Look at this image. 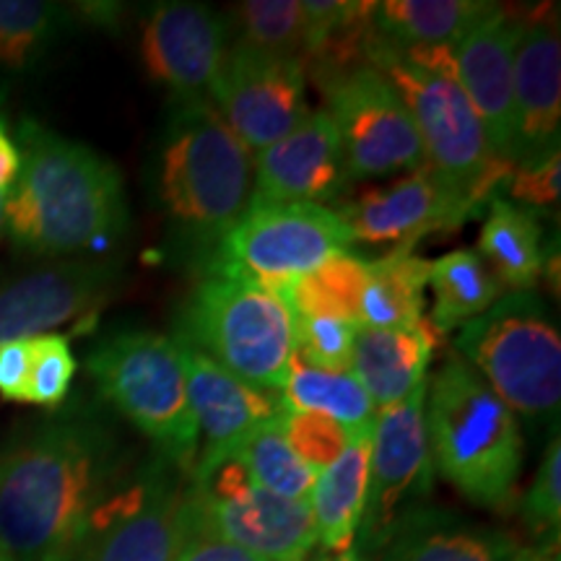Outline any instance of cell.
Masks as SVG:
<instances>
[{
    "instance_id": "6da1fadb",
    "label": "cell",
    "mask_w": 561,
    "mask_h": 561,
    "mask_svg": "<svg viewBox=\"0 0 561 561\" xmlns=\"http://www.w3.org/2000/svg\"><path fill=\"white\" fill-rule=\"evenodd\" d=\"M125 476L121 439L94 409H55L19 426L0 447V557L73 561Z\"/></svg>"
},
{
    "instance_id": "7a4b0ae2",
    "label": "cell",
    "mask_w": 561,
    "mask_h": 561,
    "mask_svg": "<svg viewBox=\"0 0 561 561\" xmlns=\"http://www.w3.org/2000/svg\"><path fill=\"white\" fill-rule=\"evenodd\" d=\"M21 170L5 193V234L32 257H70L107 248L128 227L123 174L91 146L24 117Z\"/></svg>"
},
{
    "instance_id": "3957f363",
    "label": "cell",
    "mask_w": 561,
    "mask_h": 561,
    "mask_svg": "<svg viewBox=\"0 0 561 561\" xmlns=\"http://www.w3.org/2000/svg\"><path fill=\"white\" fill-rule=\"evenodd\" d=\"M149 182L172 244L203 268L250 206L252 153L208 100H174L153 146Z\"/></svg>"
},
{
    "instance_id": "277c9868",
    "label": "cell",
    "mask_w": 561,
    "mask_h": 561,
    "mask_svg": "<svg viewBox=\"0 0 561 561\" xmlns=\"http://www.w3.org/2000/svg\"><path fill=\"white\" fill-rule=\"evenodd\" d=\"M450 50H398L375 32L369 66L380 70L409 107L424 164L473 214H481L491 201L504 198L512 164L491 149L473 104L455 79Z\"/></svg>"
},
{
    "instance_id": "5b68a950",
    "label": "cell",
    "mask_w": 561,
    "mask_h": 561,
    "mask_svg": "<svg viewBox=\"0 0 561 561\" xmlns=\"http://www.w3.org/2000/svg\"><path fill=\"white\" fill-rule=\"evenodd\" d=\"M426 434L439 473L479 507L512 502L523 471V432L515 411L460 356L426 382Z\"/></svg>"
},
{
    "instance_id": "8992f818",
    "label": "cell",
    "mask_w": 561,
    "mask_h": 561,
    "mask_svg": "<svg viewBox=\"0 0 561 561\" xmlns=\"http://www.w3.org/2000/svg\"><path fill=\"white\" fill-rule=\"evenodd\" d=\"M174 341L255 388L280 392L294 359V318L261 280L214 261L182 301Z\"/></svg>"
},
{
    "instance_id": "52a82bcc",
    "label": "cell",
    "mask_w": 561,
    "mask_h": 561,
    "mask_svg": "<svg viewBox=\"0 0 561 561\" xmlns=\"http://www.w3.org/2000/svg\"><path fill=\"white\" fill-rule=\"evenodd\" d=\"M89 377L100 396L146 434L164 458L193 471L198 426L185 390L180 346L153 331H117L91 348Z\"/></svg>"
},
{
    "instance_id": "ba28073f",
    "label": "cell",
    "mask_w": 561,
    "mask_h": 561,
    "mask_svg": "<svg viewBox=\"0 0 561 561\" xmlns=\"http://www.w3.org/2000/svg\"><path fill=\"white\" fill-rule=\"evenodd\" d=\"M455 348L515 416H559V328L533 289L502 294L486 312L460 328Z\"/></svg>"
},
{
    "instance_id": "9c48e42d",
    "label": "cell",
    "mask_w": 561,
    "mask_h": 561,
    "mask_svg": "<svg viewBox=\"0 0 561 561\" xmlns=\"http://www.w3.org/2000/svg\"><path fill=\"white\" fill-rule=\"evenodd\" d=\"M191 502L195 528L268 561H305L318 546L310 502L280 500L257 486L237 447L195 460Z\"/></svg>"
},
{
    "instance_id": "30bf717a",
    "label": "cell",
    "mask_w": 561,
    "mask_h": 561,
    "mask_svg": "<svg viewBox=\"0 0 561 561\" xmlns=\"http://www.w3.org/2000/svg\"><path fill=\"white\" fill-rule=\"evenodd\" d=\"M157 455L112 489L73 561H174L195 530L191 483Z\"/></svg>"
},
{
    "instance_id": "8fae6325",
    "label": "cell",
    "mask_w": 561,
    "mask_h": 561,
    "mask_svg": "<svg viewBox=\"0 0 561 561\" xmlns=\"http://www.w3.org/2000/svg\"><path fill=\"white\" fill-rule=\"evenodd\" d=\"M341 136L348 180L398 178L424 167L416 125L396 87L377 68L356 66L318 81Z\"/></svg>"
},
{
    "instance_id": "7c38bea8",
    "label": "cell",
    "mask_w": 561,
    "mask_h": 561,
    "mask_svg": "<svg viewBox=\"0 0 561 561\" xmlns=\"http://www.w3.org/2000/svg\"><path fill=\"white\" fill-rule=\"evenodd\" d=\"M348 248L351 234L333 208L314 203H250L224 237L214 261L248 273L276 291Z\"/></svg>"
},
{
    "instance_id": "4fadbf2b",
    "label": "cell",
    "mask_w": 561,
    "mask_h": 561,
    "mask_svg": "<svg viewBox=\"0 0 561 561\" xmlns=\"http://www.w3.org/2000/svg\"><path fill=\"white\" fill-rule=\"evenodd\" d=\"M208 102L244 149L257 153L310 115L305 66L231 39Z\"/></svg>"
},
{
    "instance_id": "5bb4252c",
    "label": "cell",
    "mask_w": 561,
    "mask_h": 561,
    "mask_svg": "<svg viewBox=\"0 0 561 561\" xmlns=\"http://www.w3.org/2000/svg\"><path fill=\"white\" fill-rule=\"evenodd\" d=\"M426 385L401 403L380 409L371 424L367 510L359 528L367 549H382L398 523L409 515L413 502L432 489V450L424 419Z\"/></svg>"
},
{
    "instance_id": "9a60e30c",
    "label": "cell",
    "mask_w": 561,
    "mask_h": 561,
    "mask_svg": "<svg viewBox=\"0 0 561 561\" xmlns=\"http://www.w3.org/2000/svg\"><path fill=\"white\" fill-rule=\"evenodd\" d=\"M229 45L227 13L206 3L161 0L140 21V62L174 100H208Z\"/></svg>"
},
{
    "instance_id": "2e32d148",
    "label": "cell",
    "mask_w": 561,
    "mask_h": 561,
    "mask_svg": "<svg viewBox=\"0 0 561 561\" xmlns=\"http://www.w3.org/2000/svg\"><path fill=\"white\" fill-rule=\"evenodd\" d=\"M346 224L351 244H390L411 250L421 237L453 231L476 216L430 167L398 174L333 208Z\"/></svg>"
},
{
    "instance_id": "e0dca14e",
    "label": "cell",
    "mask_w": 561,
    "mask_h": 561,
    "mask_svg": "<svg viewBox=\"0 0 561 561\" xmlns=\"http://www.w3.org/2000/svg\"><path fill=\"white\" fill-rule=\"evenodd\" d=\"M123 280L112 261H58L0 280V346L53 333L100 307Z\"/></svg>"
},
{
    "instance_id": "ac0fdd59",
    "label": "cell",
    "mask_w": 561,
    "mask_h": 561,
    "mask_svg": "<svg viewBox=\"0 0 561 561\" xmlns=\"http://www.w3.org/2000/svg\"><path fill=\"white\" fill-rule=\"evenodd\" d=\"M351 180L331 112L314 110L252 159L250 203H335Z\"/></svg>"
},
{
    "instance_id": "d6986e66",
    "label": "cell",
    "mask_w": 561,
    "mask_h": 561,
    "mask_svg": "<svg viewBox=\"0 0 561 561\" xmlns=\"http://www.w3.org/2000/svg\"><path fill=\"white\" fill-rule=\"evenodd\" d=\"M561 42L551 13L523 16L512 66V167L559 149Z\"/></svg>"
},
{
    "instance_id": "ffe728a7",
    "label": "cell",
    "mask_w": 561,
    "mask_h": 561,
    "mask_svg": "<svg viewBox=\"0 0 561 561\" xmlns=\"http://www.w3.org/2000/svg\"><path fill=\"white\" fill-rule=\"evenodd\" d=\"M520 26L523 16L494 5L450 50L455 79L473 104L491 149L504 161L512 146V66Z\"/></svg>"
},
{
    "instance_id": "44dd1931",
    "label": "cell",
    "mask_w": 561,
    "mask_h": 561,
    "mask_svg": "<svg viewBox=\"0 0 561 561\" xmlns=\"http://www.w3.org/2000/svg\"><path fill=\"white\" fill-rule=\"evenodd\" d=\"M178 346L187 401L198 426V458L234 450L252 432L284 416L286 403L280 392L255 388L201 351L180 341Z\"/></svg>"
},
{
    "instance_id": "7402d4cb",
    "label": "cell",
    "mask_w": 561,
    "mask_h": 561,
    "mask_svg": "<svg viewBox=\"0 0 561 561\" xmlns=\"http://www.w3.org/2000/svg\"><path fill=\"white\" fill-rule=\"evenodd\" d=\"M432 351L430 322L413 328L359 325L351 354V375L369 392L377 411L390 409L426 385Z\"/></svg>"
},
{
    "instance_id": "603a6c76",
    "label": "cell",
    "mask_w": 561,
    "mask_h": 561,
    "mask_svg": "<svg viewBox=\"0 0 561 561\" xmlns=\"http://www.w3.org/2000/svg\"><path fill=\"white\" fill-rule=\"evenodd\" d=\"M380 561H510L517 543L442 510H411L382 543Z\"/></svg>"
},
{
    "instance_id": "cb8c5ba5",
    "label": "cell",
    "mask_w": 561,
    "mask_h": 561,
    "mask_svg": "<svg viewBox=\"0 0 561 561\" xmlns=\"http://www.w3.org/2000/svg\"><path fill=\"white\" fill-rule=\"evenodd\" d=\"M371 432L354 434L341 458L318 473L310 494V510L318 543L331 553H343L359 536L369 489Z\"/></svg>"
},
{
    "instance_id": "d4e9b609",
    "label": "cell",
    "mask_w": 561,
    "mask_h": 561,
    "mask_svg": "<svg viewBox=\"0 0 561 561\" xmlns=\"http://www.w3.org/2000/svg\"><path fill=\"white\" fill-rule=\"evenodd\" d=\"M491 9L486 0H385L371 9V24L398 50H450Z\"/></svg>"
},
{
    "instance_id": "484cf974",
    "label": "cell",
    "mask_w": 561,
    "mask_h": 561,
    "mask_svg": "<svg viewBox=\"0 0 561 561\" xmlns=\"http://www.w3.org/2000/svg\"><path fill=\"white\" fill-rule=\"evenodd\" d=\"M476 252L510 291L533 289L546 261L543 229L530 208L496 198L486 208Z\"/></svg>"
},
{
    "instance_id": "4316f807",
    "label": "cell",
    "mask_w": 561,
    "mask_h": 561,
    "mask_svg": "<svg viewBox=\"0 0 561 561\" xmlns=\"http://www.w3.org/2000/svg\"><path fill=\"white\" fill-rule=\"evenodd\" d=\"M76 11L47 0H0V100L39 66L73 24Z\"/></svg>"
},
{
    "instance_id": "83f0119b",
    "label": "cell",
    "mask_w": 561,
    "mask_h": 561,
    "mask_svg": "<svg viewBox=\"0 0 561 561\" xmlns=\"http://www.w3.org/2000/svg\"><path fill=\"white\" fill-rule=\"evenodd\" d=\"M430 261L411 250H390L369 263L359 322L367 328H413L424 322Z\"/></svg>"
},
{
    "instance_id": "f1b7e54d",
    "label": "cell",
    "mask_w": 561,
    "mask_h": 561,
    "mask_svg": "<svg viewBox=\"0 0 561 561\" xmlns=\"http://www.w3.org/2000/svg\"><path fill=\"white\" fill-rule=\"evenodd\" d=\"M430 286L434 299L430 328L437 333L460 331L504 294V286L476 250H453L430 263Z\"/></svg>"
},
{
    "instance_id": "f546056e",
    "label": "cell",
    "mask_w": 561,
    "mask_h": 561,
    "mask_svg": "<svg viewBox=\"0 0 561 561\" xmlns=\"http://www.w3.org/2000/svg\"><path fill=\"white\" fill-rule=\"evenodd\" d=\"M280 398H284L286 409L312 411L333 419L351 437L371 432L377 416V405L371 403L369 392L362 388V382L351 375V369H318L312 364L297 359V356L291 359L289 377H286Z\"/></svg>"
},
{
    "instance_id": "4dcf8cb0",
    "label": "cell",
    "mask_w": 561,
    "mask_h": 561,
    "mask_svg": "<svg viewBox=\"0 0 561 561\" xmlns=\"http://www.w3.org/2000/svg\"><path fill=\"white\" fill-rule=\"evenodd\" d=\"M369 263L354 252H339L318 268L289 280L276 294L291 318H335L359 322L362 291ZM362 325V322H359Z\"/></svg>"
},
{
    "instance_id": "1f68e13d",
    "label": "cell",
    "mask_w": 561,
    "mask_h": 561,
    "mask_svg": "<svg viewBox=\"0 0 561 561\" xmlns=\"http://www.w3.org/2000/svg\"><path fill=\"white\" fill-rule=\"evenodd\" d=\"M242 466L257 486L291 502H310L318 473L291 450L280 419L252 432L237 445Z\"/></svg>"
},
{
    "instance_id": "d6a6232c",
    "label": "cell",
    "mask_w": 561,
    "mask_h": 561,
    "mask_svg": "<svg viewBox=\"0 0 561 561\" xmlns=\"http://www.w3.org/2000/svg\"><path fill=\"white\" fill-rule=\"evenodd\" d=\"M227 19L231 39L280 58L301 60L305 55L307 21L301 0H244Z\"/></svg>"
},
{
    "instance_id": "836d02e7",
    "label": "cell",
    "mask_w": 561,
    "mask_h": 561,
    "mask_svg": "<svg viewBox=\"0 0 561 561\" xmlns=\"http://www.w3.org/2000/svg\"><path fill=\"white\" fill-rule=\"evenodd\" d=\"M76 377V359L66 335L45 333L30 339V385L26 403L39 409H60Z\"/></svg>"
},
{
    "instance_id": "e575fe53",
    "label": "cell",
    "mask_w": 561,
    "mask_h": 561,
    "mask_svg": "<svg viewBox=\"0 0 561 561\" xmlns=\"http://www.w3.org/2000/svg\"><path fill=\"white\" fill-rule=\"evenodd\" d=\"M359 322L294 318V356L318 369L348 371Z\"/></svg>"
},
{
    "instance_id": "d590c367",
    "label": "cell",
    "mask_w": 561,
    "mask_h": 561,
    "mask_svg": "<svg viewBox=\"0 0 561 561\" xmlns=\"http://www.w3.org/2000/svg\"><path fill=\"white\" fill-rule=\"evenodd\" d=\"M284 424V434L289 439L291 450L299 455L314 473L325 471L331 462L341 458V453L346 450L351 434L343 430L341 424H335L333 419L320 416L312 411H294L286 409L280 416Z\"/></svg>"
},
{
    "instance_id": "8d00e7d4",
    "label": "cell",
    "mask_w": 561,
    "mask_h": 561,
    "mask_svg": "<svg viewBox=\"0 0 561 561\" xmlns=\"http://www.w3.org/2000/svg\"><path fill=\"white\" fill-rule=\"evenodd\" d=\"M523 515L533 530L551 536L557 541L561 525V445L557 434H553L551 445L546 447L536 479L530 483V491L523 504Z\"/></svg>"
},
{
    "instance_id": "74e56055",
    "label": "cell",
    "mask_w": 561,
    "mask_h": 561,
    "mask_svg": "<svg viewBox=\"0 0 561 561\" xmlns=\"http://www.w3.org/2000/svg\"><path fill=\"white\" fill-rule=\"evenodd\" d=\"M559 185H561V159L559 149L546 153V157L528 161V164L512 167V174L507 180V201L517 203L523 208H541L551 206L559 201Z\"/></svg>"
},
{
    "instance_id": "f35d334b",
    "label": "cell",
    "mask_w": 561,
    "mask_h": 561,
    "mask_svg": "<svg viewBox=\"0 0 561 561\" xmlns=\"http://www.w3.org/2000/svg\"><path fill=\"white\" fill-rule=\"evenodd\" d=\"M30 385V341H11L0 346V398L26 403Z\"/></svg>"
},
{
    "instance_id": "ab89813d",
    "label": "cell",
    "mask_w": 561,
    "mask_h": 561,
    "mask_svg": "<svg viewBox=\"0 0 561 561\" xmlns=\"http://www.w3.org/2000/svg\"><path fill=\"white\" fill-rule=\"evenodd\" d=\"M174 561H268V559L257 557V553L242 549V546L224 541V538L214 536V533L195 528L193 536L187 538Z\"/></svg>"
},
{
    "instance_id": "60d3db41",
    "label": "cell",
    "mask_w": 561,
    "mask_h": 561,
    "mask_svg": "<svg viewBox=\"0 0 561 561\" xmlns=\"http://www.w3.org/2000/svg\"><path fill=\"white\" fill-rule=\"evenodd\" d=\"M21 170V153L16 138L11 136L9 123L0 115V193H9Z\"/></svg>"
},
{
    "instance_id": "b9f144b4",
    "label": "cell",
    "mask_w": 561,
    "mask_h": 561,
    "mask_svg": "<svg viewBox=\"0 0 561 561\" xmlns=\"http://www.w3.org/2000/svg\"><path fill=\"white\" fill-rule=\"evenodd\" d=\"M510 561H561L557 543L543 546V549H517L515 557Z\"/></svg>"
},
{
    "instance_id": "7bdbcfd3",
    "label": "cell",
    "mask_w": 561,
    "mask_h": 561,
    "mask_svg": "<svg viewBox=\"0 0 561 561\" xmlns=\"http://www.w3.org/2000/svg\"><path fill=\"white\" fill-rule=\"evenodd\" d=\"M5 234V193H0V240Z\"/></svg>"
},
{
    "instance_id": "ee69618b",
    "label": "cell",
    "mask_w": 561,
    "mask_h": 561,
    "mask_svg": "<svg viewBox=\"0 0 561 561\" xmlns=\"http://www.w3.org/2000/svg\"><path fill=\"white\" fill-rule=\"evenodd\" d=\"M333 561H362V559H359V553H356L354 549H348V551H343V553H335Z\"/></svg>"
},
{
    "instance_id": "f6af8a7d",
    "label": "cell",
    "mask_w": 561,
    "mask_h": 561,
    "mask_svg": "<svg viewBox=\"0 0 561 561\" xmlns=\"http://www.w3.org/2000/svg\"><path fill=\"white\" fill-rule=\"evenodd\" d=\"M0 561H5V559H3V557H0Z\"/></svg>"
},
{
    "instance_id": "bcb514c9",
    "label": "cell",
    "mask_w": 561,
    "mask_h": 561,
    "mask_svg": "<svg viewBox=\"0 0 561 561\" xmlns=\"http://www.w3.org/2000/svg\"><path fill=\"white\" fill-rule=\"evenodd\" d=\"M305 561H310V559H305Z\"/></svg>"
}]
</instances>
